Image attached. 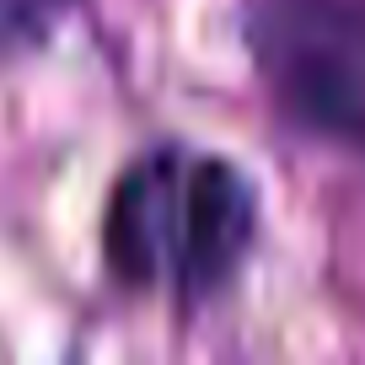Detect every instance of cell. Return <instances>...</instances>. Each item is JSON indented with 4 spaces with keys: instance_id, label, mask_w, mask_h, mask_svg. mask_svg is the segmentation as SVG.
Returning <instances> with one entry per match:
<instances>
[{
    "instance_id": "6da1fadb",
    "label": "cell",
    "mask_w": 365,
    "mask_h": 365,
    "mask_svg": "<svg viewBox=\"0 0 365 365\" xmlns=\"http://www.w3.org/2000/svg\"><path fill=\"white\" fill-rule=\"evenodd\" d=\"M258 237V188L226 156L156 145L113 182L103 210V258L140 290L210 296L242 269Z\"/></svg>"
},
{
    "instance_id": "7a4b0ae2",
    "label": "cell",
    "mask_w": 365,
    "mask_h": 365,
    "mask_svg": "<svg viewBox=\"0 0 365 365\" xmlns=\"http://www.w3.org/2000/svg\"><path fill=\"white\" fill-rule=\"evenodd\" d=\"M242 33L279 113L365 150V0H247Z\"/></svg>"
},
{
    "instance_id": "3957f363",
    "label": "cell",
    "mask_w": 365,
    "mask_h": 365,
    "mask_svg": "<svg viewBox=\"0 0 365 365\" xmlns=\"http://www.w3.org/2000/svg\"><path fill=\"white\" fill-rule=\"evenodd\" d=\"M70 0H0V48H16L27 38L48 33L59 11H65Z\"/></svg>"
}]
</instances>
